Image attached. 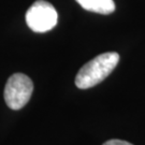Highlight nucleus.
Masks as SVG:
<instances>
[{"instance_id": "4", "label": "nucleus", "mask_w": 145, "mask_h": 145, "mask_svg": "<svg viewBox=\"0 0 145 145\" xmlns=\"http://www.w3.org/2000/svg\"><path fill=\"white\" fill-rule=\"evenodd\" d=\"M83 9L99 14H111L115 11L113 0H75Z\"/></svg>"}, {"instance_id": "2", "label": "nucleus", "mask_w": 145, "mask_h": 145, "mask_svg": "<svg viewBox=\"0 0 145 145\" xmlns=\"http://www.w3.org/2000/svg\"><path fill=\"white\" fill-rule=\"evenodd\" d=\"M32 90L33 83L29 76L23 73H14L5 84V103L12 110L22 109L29 101Z\"/></svg>"}, {"instance_id": "3", "label": "nucleus", "mask_w": 145, "mask_h": 145, "mask_svg": "<svg viewBox=\"0 0 145 145\" xmlns=\"http://www.w3.org/2000/svg\"><path fill=\"white\" fill-rule=\"evenodd\" d=\"M58 14L56 9L45 0L33 2L26 12V23L35 32H46L57 25Z\"/></svg>"}, {"instance_id": "5", "label": "nucleus", "mask_w": 145, "mask_h": 145, "mask_svg": "<svg viewBox=\"0 0 145 145\" xmlns=\"http://www.w3.org/2000/svg\"><path fill=\"white\" fill-rule=\"evenodd\" d=\"M103 145H133L129 143V142H126V141L123 140H110L106 141Z\"/></svg>"}, {"instance_id": "1", "label": "nucleus", "mask_w": 145, "mask_h": 145, "mask_svg": "<svg viewBox=\"0 0 145 145\" xmlns=\"http://www.w3.org/2000/svg\"><path fill=\"white\" fill-rule=\"evenodd\" d=\"M119 55L115 52L103 53L80 69L75 76V85L81 89H87L101 83L117 66Z\"/></svg>"}]
</instances>
